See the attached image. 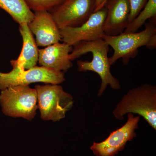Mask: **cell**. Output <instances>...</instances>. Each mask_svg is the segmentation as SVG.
<instances>
[{
    "label": "cell",
    "mask_w": 156,
    "mask_h": 156,
    "mask_svg": "<svg viewBox=\"0 0 156 156\" xmlns=\"http://www.w3.org/2000/svg\"><path fill=\"white\" fill-rule=\"evenodd\" d=\"M74 46L69 54L72 61L87 53H92V61L78 60L77 64L79 71L94 72L100 77L101 84L98 92V97L102 95L108 85L115 90L121 89L119 82L111 72V65L108 57L109 46L103 39L82 41Z\"/></svg>",
    "instance_id": "1"
},
{
    "label": "cell",
    "mask_w": 156,
    "mask_h": 156,
    "mask_svg": "<svg viewBox=\"0 0 156 156\" xmlns=\"http://www.w3.org/2000/svg\"><path fill=\"white\" fill-rule=\"evenodd\" d=\"M141 116L156 130V87L145 83L129 90L113 111L117 119H124L126 114Z\"/></svg>",
    "instance_id": "2"
},
{
    "label": "cell",
    "mask_w": 156,
    "mask_h": 156,
    "mask_svg": "<svg viewBox=\"0 0 156 156\" xmlns=\"http://www.w3.org/2000/svg\"><path fill=\"white\" fill-rule=\"evenodd\" d=\"M102 39L114 50L112 55L109 58L111 65L121 58L124 64L127 65L130 58L137 54L140 48L146 47L151 50L156 49V22L150 21L146 24L145 29L139 32H123L116 36L105 35Z\"/></svg>",
    "instance_id": "3"
},
{
    "label": "cell",
    "mask_w": 156,
    "mask_h": 156,
    "mask_svg": "<svg viewBox=\"0 0 156 156\" xmlns=\"http://www.w3.org/2000/svg\"><path fill=\"white\" fill-rule=\"evenodd\" d=\"M0 105L4 114L32 121L38 107L36 90L29 86H17L2 90Z\"/></svg>",
    "instance_id": "4"
},
{
    "label": "cell",
    "mask_w": 156,
    "mask_h": 156,
    "mask_svg": "<svg viewBox=\"0 0 156 156\" xmlns=\"http://www.w3.org/2000/svg\"><path fill=\"white\" fill-rule=\"evenodd\" d=\"M38 107L41 119L44 121L58 122L64 119L66 113L72 108V95L57 84L36 85Z\"/></svg>",
    "instance_id": "5"
},
{
    "label": "cell",
    "mask_w": 156,
    "mask_h": 156,
    "mask_svg": "<svg viewBox=\"0 0 156 156\" xmlns=\"http://www.w3.org/2000/svg\"><path fill=\"white\" fill-rule=\"evenodd\" d=\"M12 70L9 73L0 72V90L17 86H29L34 83L58 84L65 81L64 73L47 68L44 66H35L28 69H24L22 65L14 60L11 61Z\"/></svg>",
    "instance_id": "6"
},
{
    "label": "cell",
    "mask_w": 156,
    "mask_h": 156,
    "mask_svg": "<svg viewBox=\"0 0 156 156\" xmlns=\"http://www.w3.org/2000/svg\"><path fill=\"white\" fill-rule=\"evenodd\" d=\"M96 0H64L51 10L59 29L83 24L95 11Z\"/></svg>",
    "instance_id": "7"
},
{
    "label": "cell",
    "mask_w": 156,
    "mask_h": 156,
    "mask_svg": "<svg viewBox=\"0 0 156 156\" xmlns=\"http://www.w3.org/2000/svg\"><path fill=\"white\" fill-rule=\"evenodd\" d=\"M107 13L106 8L103 7L94 12L86 22L80 26L60 29L63 42L73 47L80 42L103 39L105 35L103 30V25Z\"/></svg>",
    "instance_id": "8"
},
{
    "label": "cell",
    "mask_w": 156,
    "mask_h": 156,
    "mask_svg": "<svg viewBox=\"0 0 156 156\" xmlns=\"http://www.w3.org/2000/svg\"><path fill=\"white\" fill-rule=\"evenodd\" d=\"M140 116L128 115V120L124 126L110 133L106 139L99 143L94 142L90 149L95 156H115L124 149L128 141L136 136Z\"/></svg>",
    "instance_id": "9"
},
{
    "label": "cell",
    "mask_w": 156,
    "mask_h": 156,
    "mask_svg": "<svg viewBox=\"0 0 156 156\" xmlns=\"http://www.w3.org/2000/svg\"><path fill=\"white\" fill-rule=\"evenodd\" d=\"M33 20L28 23L29 28L36 37L39 47H48L58 43L62 39L60 29L48 11H35Z\"/></svg>",
    "instance_id": "10"
},
{
    "label": "cell",
    "mask_w": 156,
    "mask_h": 156,
    "mask_svg": "<svg viewBox=\"0 0 156 156\" xmlns=\"http://www.w3.org/2000/svg\"><path fill=\"white\" fill-rule=\"evenodd\" d=\"M73 47L59 42L38 50V62L42 66L58 72H66L73 67L69 54Z\"/></svg>",
    "instance_id": "11"
},
{
    "label": "cell",
    "mask_w": 156,
    "mask_h": 156,
    "mask_svg": "<svg viewBox=\"0 0 156 156\" xmlns=\"http://www.w3.org/2000/svg\"><path fill=\"white\" fill-rule=\"evenodd\" d=\"M104 7L107 10L103 25L105 34L116 36L123 33L129 23L128 0H108Z\"/></svg>",
    "instance_id": "12"
},
{
    "label": "cell",
    "mask_w": 156,
    "mask_h": 156,
    "mask_svg": "<svg viewBox=\"0 0 156 156\" xmlns=\"http://www.w3.org/2000/svg\"><path fill=\"white\" fill-rule=\"evenodd\" d=\"M19 30L23 45L19 57L14 61L18 64L23 65L24 69H30L36 66L38 62V49L33 35L29 28L28 23L20 24Z\"/></svg>",
    "instance_id": "13"
},
{
    "label": "cell",
    "mask_w": 156,
    "mask_h": 156,
    "mask_svg": "<svg viewBox=\"0 0 156 156\" xmlns=\"http://www.w3.org/2000/svg\"><path fill=\"white\" fill-rule=\"evenodd\" d=\"M0 8L11 15L19 23H28L34 17L24 0H0Z\"/></svg>",
    "instance_id": "14"
},
{
    "label": "cell",
    "mask_w": 156,
    "mask_h": 156,
    "mask_svg": "<svg viewBox=\"0 0 156 156\" xmlns=\"http://www.w3.org/2000/svg\"><path fill=\"white\" fill-rule=\"evenodd\" d=\"M156 18V0H148L142 11L128 24L124 33H130L137 32L147 20L151 21H155Z\"/></svg>",
    "instance_id": "15"
},
{
    "label": "cell",
    "mask_w": 156,
    "mask_h": 156,
    "mask_svg": "<svg viewBox=\"0 0 156 156\" xmlns=\"http://www.w3.org/2000/svg\"><path fill=\"white\" fill-rule=\"evenodd\" d=\"M29 8L34 11H49L58 6L64 0H24Z\"/></svg>",
    "instance_id": "16"
},
{
    "label": "cell",
    "mask_w": 156,
    "mask_h": 156,
    "mask_svg": "<svg viewBox=\"0 0 156 156\" xmlns=\"http://www.w3.org/2000/svg\"><path fill=\"white\" fill-rule=\"evenodd\" d=\"M148 0H128L130 5V14L128 22H132L144 8Z\"/></svg>",
    "instance_id": "17"
},
{
    "label": "cell",
    "mask_w": 156,
    "mask_h": 156,
    "mask_svg": "<svg viewBox=\"0 0 156 156\" xmlns=\"http://www.w3.org/2000/svg\"><path fill=\"white\" fill-rule=\"evenodd\" d=\"M107 1L108 0H96V9L95 11H98L104 7Z\"/></svg>",
    "instance_id": "18"
}]
</instances>
